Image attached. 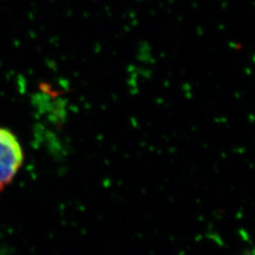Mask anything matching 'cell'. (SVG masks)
Masks as SVG:
<instances>
[{
  "instance_id": "obj_1",
  "label": "cell",
  "mask_w": 255,
  "mask_h": 255,
  "mask_svg": "<svg viewBox=\"0 0 255 255\" xmlns=\"http://www.w3.org/2000/svg\"><path fill=\"white\" fill-rule=\"evenodd\" d=\"M23 163V151L18 140L9 130L0 128V192L14 176Z\"/></svg>"
}]
</instances>
